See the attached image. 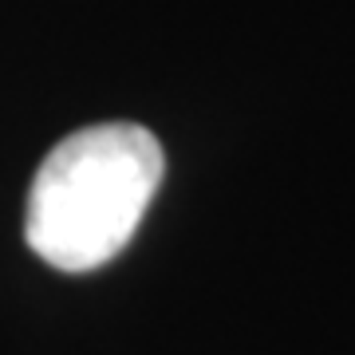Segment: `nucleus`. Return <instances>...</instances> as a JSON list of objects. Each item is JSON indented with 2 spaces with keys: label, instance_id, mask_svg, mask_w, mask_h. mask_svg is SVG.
Wrapping results in <instances>:
<instances>
[{
  "label": "nucleus",
  "instance_id": "nucleus-1",
  "mask_svg": "<svg viewBox=\"0 0 355 355\" xmlns=\"http://www.w3.org/2000/svg\"><path fill=\"white\" fill-rule=\"evenodd\" d=\"M166 158L146 127L95 123L40 162L28 190L24 237L60 272H91L123 253L158 193Z\"/></svg>",
  "mask_w": 355,
  "mask_h": 355
}]
</instances>
